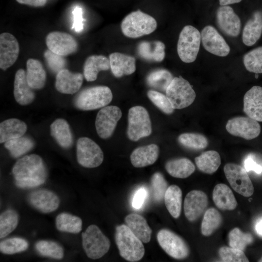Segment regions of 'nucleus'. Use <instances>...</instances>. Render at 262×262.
<instances>
[{
    "instance_id": "39448f33",
    "label": "nucleus",
    "mask_w": 262,
    "mask_h": 262,
    "mask_svg": "<svg viewBox=\"0 0 262 262\" xmlns=\"http://www.w3.org/2000/svg\"><path fill=\"white\" fill-rule=\"evenodd\" d=\"M82 243L83 249L88 257L98 259L109 251L110 240L95 225H91L82 233Z\"/></svg>"
},
{
    "instance_id": "bf43d9fd",
    "label": "nucleus",
    "mask_w": 262,
    "mask_h": 262,
    "mask_svg": "<svg viewBox=\"0 0 262 262\" xmlns=\"http://www.w3.org/2000/svg\"><path fill=\"white\" fill-rule=\"evenodd\" d=\"M259 262H262V257L259 260Z\"/></svg>"
},
{
    "instance_id": "6e6552de",
    "label": "nucleus",
    "mask_w": 262,
    "mask_h": 262,
    "mask_svg": "<svg viewBox=\"0 0 262 262\" xmlns=\"http://www.w3.org/2000/svg\"><path fill=\"white\" fill-rule=\"evenodd\" d=\"M151 123L149 114L143 107L136 106L131 108L128 113L127 136L129 139L137 141L150 135Z\"/></svg>"
},
{
    "instance_id": "dca6fc26",
    "label": "nucleus",
    "mask_w": 262,
    "mask_h": 262,
    "mask_svg": "<svg viewBox=\"0 0 262 262\" xmlns=\"http://www.w3.org/2000/svg\"><path fill=\"white\" fill-rule=\"evenodd\" d=\"M216 19L220 30L230 37L237 36L241 28V20L229 5L220 6L216 13Z\"/></svg>"
},
{
    "instance_id": "7c9ffc66",
    "label": "nucleus",
    "mask_w": 262,
    "mask_h": 262,
    "mask_svg": "<svg viewBox=\"0 0 262 262\" xmlns=\"http://www.w3.org/2000/svg\"><path fill=\"white\" fill-rule=\"evenodd\" d=\"M213 199L215 205L222 210H233L237 205L232 191L223 183L218 184L214 187Z\"/></svg>"
},
{
    "instance_id": "e433bc0d",
    "label": "nucleus",
    "mask_w": 262,
    "mask_h": 262,
    "mask_svg": "<svg viewBox=\"0 0 262 262\" xmlns=\"http://www.w3.org/2000/svg\"><path fill=\"white\" fill-rule=\"evenodd\" d=\"M34 146V142L29 136H21L6 142L5 147L11 155L18 158L30 151Z\"/></svg>"
},
{
    "instance_id": "37998d69",
    "label": "nucleus",
    "mask_w": 262,
    "mask_h": 262,
    "mask_svg": "<svg viewBox=\"0 0 262 262\" xmlns=\"http://www.w3.org/2000/svg\"><path fill=\"white\" fill-rule=\"evenodd\" d=\"M35 248L39 254L45 257L61 259L64 256L63 247L53 241H39L36 243Z\"/></svg>"
},
{
    "instance_id": "c756f323",
    "label": "nucleus",
    "mask_w": 262,
    "mask_h": 262,
    "mask_svg": "<svg viewBox=\"0 0 262 262\" xmlns=\"http://www.w3.org/2000/svg\"><path fill=\"white\" fill-rule=\"evenodd\" d=\"M27 126L25 122L16 118L5 120L0 124V142H6L22 136Z\"/></svg>"
},
{
    "instance_id": "ea45409f",
    "label": "nucleus",
    "mask_w": 262,
    "mask_h": 262,
    "mask_svg": "<svg viewBox=\"0 0 262 262\" xmlns=\"http://www.w3.org/2000/svg\"><path fill=\"white\" fill-rule=\"evenodd\" d=\"M178 140L183 147L192 149H202L208 145L207 138L198 133H184L180 135Z\"/></svg>"
},
{
    "instance_id": "9b49d317",
    "label": "nucleus",
    "mask_w": 262,
    "mask_h": 262,
    "mask_svg": "<svg viewBox=\"0 0 262 262\" xmlns=\"http://www.w3.org/2000/svg\"><path fill=\"white\" fill-rule=\"evenodd\" d=\"M157 239L163 249L174 259H183L189 254V247L185 242L168 229H162L159 231Z\"/></svg>"
},
{
    "instance_id": "1a4fd4ad",
    "label": "nucleus",
    "mask_w": 262,
    "mask_h": 262,
    "mask_svg": "<svg viewBox=\"0 0 262 262\" xmlns=\"http://www.w3.org/2000/svg\"><path fill=\"white\" fill-rule=\"evenodd\" d=\"M225 176L233 189L245 197H249L254 192V187L247 172L242 166L227 164L224 167Z\"/></svg>"
},
{
    "instance_id": "3c124183",
    "label": "nucleus",
    "mask_w": 262,
    "mask_h": 262,
    "mask_svg": "<svg viewBox=\"0 0 262 262\" xmlns=\"http://www.w3.org/2000/svg\"><path fill=\"white\" fill-rule=\"evenodd\" d=\"M73 16V23L72 29L77 33L81 32L83 29V21L82 9L78 6L76 7L72 11Z\"/></svg>"
},
{
    "instance_id": "de8ad7c7",
    "label": "nucleus",
    "mask_w": 262,
    "mask_h": 262,
    "mask_svg": "<svg viewBox=\"0 0 262 262\" xmlns=\"http://www.w3.org/2000/svg\"><path fill=\"white\" fill-rule=\"evenodd\" d=\"M153 197L155 201H160L163 198L167 187V182L161 173H155L151 178Z\"/></svg>"
},
{
    "instance_id": "5fc2aeb1",
    "label": "nucleus",
    "mask_w": 262,
    "mask_h": 262,
    "mask_svg": "<svg viewBox=\"0 0 262 262\" xmlns=\"http://www.w3.org/2000/svg\"><path fill=\"white\" fill-rule=\"evenodd\" d=\"M16 1L22 4H26L33 7H42L44 6L47 0H16Z\"/></svg>"
},
{
    "instance_id": "6e6d98bb",
    "label": "nucleus",
    "mask_w": 262,
    "mask_h": 262,
    "mask_svg": "<svg viewBox=\"0 0 262 262\" xmlns=\"http://www.w3.org/2000/svg\"><path fill=\"white\" fill-rule=\"evenodd\" d=\"M255 230L259 236L262 237V218L257 222L255 225Z\"/></svg>"
},
{
    "instance_id": "4c0bfd02",
    "label": "nucleus",
    "mask_w": 262,
    "mask_h": 262,
    "mask_svg": "<svg viewBox=\"0 0 262 262\" xmlns=\"http://www.w3.org/2000/svg\"><path fill=\"white\" fill-rule=\"evenodd\" d=\"M173 78L169 71L160 69L150 73L147 77L146 82L149 86L165 92Z\"/></svg>"
},
{
    "instance_id": "f8f14e48",
    "label": "nucleus",
    "mask_w": 262,
    "mask_h": 262,
    "mask_svg": "<svg viewBox=\"0 0 262 262\" xmlns=\"http://www.w3.org/2000/svg\"><path fill=\"white\" fill-rule=\"evenodd\" d=\"M121 116L122 112L116 106H107L101 108L98 112L95 121L98 136L102 139L110 137Z\"/></svg>"
},
{
    "instance_id": "79ce46f5",
    "label": "nucleus",
    "mask_w": 262,
    "mask_h": 262,
    "mask_svg": "<svg viewBox=\"0 0 262 262\" xmlns=\"http://www.w3.org/2000/svg\"><path fill=\"white\" fill-rule=\"evenodd\" d=\"M243 63L247 71L255 74L262 73V46L246 53Z\"/></svg>"
},
{
    "instance_id": "4be33fe9",
    "label": "nucleus",
    "mask_w": 262,
    "mask_h": 262,
    "mask_svg": "<svg viewBox=\"0 0 262 262\" xmlns=\"http://www.w3.org/2000/svg\"><path fill=\"white\" fill-rule=\"evenodd\" d=\"M14 95L16 101L21 105H26L32 103L35 94L28 84L26 72L23 69H18L15 76Z\"/></svg>"
},
{
    "instance_id": "a19ab883",
    "label": "nucleus",
    "mask_w": 262,
    "mask_h": 262,
    "mask_svg": "<svg viewBox=\"0 0 262 262\" xmlns=\"http://www.w3.org/2000/svg\"><path fill=\"white\" fill-rule=\"evenodd\" d=\"M18 223V213L14 210H7L0 215V238H4L16 228Z\"/></svg>"
},
{
    "instance_id": "09e8293b",
    "label": "nucleus",
    "mask_w": 262,
    "mask_h": 262,
    "mask_svg": "<svg viewBox=\"0 0 262 262\" xmlns=\"http://www.w3.org/2000/svg\"><path fill=\"white\" fill-rule=\"evenodd\" d=\"M219 255L223 262H247L248 259L243 251L231 247L223 246L219 250Z\"/></svg>"
},
{
    "instance_id": "7ed1b4c3",
    "label": "nucleus",
    "mask_w": 262,
    "mask_h": 262,
    "mask_svg": "<svg viewBox=\"0 0 262 262\" xmlns=\"http://www.w3.org/2000/svg\"><path fill=\"white\" fill-rule=\"evenodd\" d=\"M157 26V21L153 17L138 10L125 17L121 24V30L126 37L136 38L152 33Z\"/></svg>"
},
{
    "instance_id": "2f4dec72",
    "label": "nucleus",
    "mask_w": 262,
    "mask_h": 262,
    "mask_svg": "<svg viewBox=\"0 0 262 262\" xmlns=\"http://www.w3.org/2000/svg\"><path fill=\"white\" fill-rule=\"evenodd\" d=\"M50 133L62 147L69 148L73 144V136L67 122L62 118L54 121L50 126Z\"/></svg>"
},
{
    "instance_id": "20e7f679",
    "label": "nucleus",
    "mask_w": 262,
    "mask_h": 262,
    "mask_svg": "<svg viewBox=\"0 0 262 262\" xmlns=\"http://www.w3.org/2000/svg\"><path fill=\"white\" fill-rule=\"evenodd\" d=\"M112 98V92L108 87L96 86L81 91L75 97L74 104L81 110H93L106 106Z\"/></svg>"
},
{
    "instance_id": "c9c22d12",
    "label": "nucleus",
    "mask_w": 262,
    "mask_h": 262,
    "mask_svg": "<svg viewBox=\"0 0 262 262\" xmlns=\"http://www.w3.org/2000/svg\"><path fill=\"white\" fill-rule=\"evenodd\" d=\"M55 223L57 229L63 232L78 233L82 229L81 218L68 213H63L58 214Z\"/></svg>"
},
{
    "instance_id": "0eeeda50",
    "label": "nucleus",
    "mask_w": 262,
    "mask_h": 262,
    "mask_svg": "<svg viewBox=\"0 0 262 262\" xmlns=\"http://www.w3.org/2000/svg\"><path fill=\"white\" fill-rule=\"evenodd\" d=\"M165 95L174 109L188 107L196 97L190 83L181 76L173 79L165 91Z\"/></svg>"
},
{
    "instance_id": "a18cd8bd",
    "label": "nucleus",
    "mask_w": 262,
    "mask_h": 262,
    "mask_svg": "<svg viewBox=\"0 0 262 262\" xmlns=\"http://www.w3.org/2000/svg\"><path fill=\"white\" fill-rule=\"evenodd\" d=\"M253 241L250 233H245L238 228L232 229L229 234V243L230 247L242 250Z\"/></svg>"
},
{
    "instance_id": "13d9d810",
    "label": "nucleus",
    "mask_w": 262,
    "mask_h": 262,
    "mask_svg": "<svg viewBox=\"0 0 262 262\" xmlns=\"http://www.w3.org/2000/svg\"><path fill=\"white\" fill-rule=\"evenodd\" d=\"M258 74H255V78L257 79L258 78Z\"/></svg>"
},
{
    "instance_id": "c03bdc74",
    "label": "nucleus",
    "mask_w": 262,
    "mask_h": 262,
    "mask_svg": "<svg viewBox=\"0 0 262 262\" xmlns=\"http://www.w3.org/2000/svg\"><path fill=\"white\" fill-rule=\"evenodd\" d=\"M28 242L25 239L14 237L5 239L0 243V251L6 254H13L27 250Z\"/></svg>"
},
{
    "instance_id": "8fccbe9b",
    "label": "nucleus",
    "mask_w": 262,
    "mask_h": 262,
    "mask_svg": "<svg viewBox=\"0 0 262 262\" xmlns=\"http://www.w3.org/2000/svg\"><path fill=\"white\" fill-rule=\"evenodd\" d=\"M44 56L49 69L56 74L65 69L66 62L64 56L59 55L48 49L44 53Z\"/></svg>"
},
{
    "instance_id": "2eb2a0df",
    "label": "nucleus",
    "mask_w": 262,
    "mask_h": 262,
    "mask_svg": "<svg viewBox=\"0 0 262 262\" xmlns=\"http://www.w3.org/2000/svg\"><path fill=\"white\" fill-rule=\"evenodd\" d=\"M200 34L203 46L207 51L220 57H225L229 54V45L213 27L205 26Z\"/></svg>"
},
{
    "instance_id": "603ef678",
    "label": "nucleus",
    "mask_w": 262,
    "mask_h": 262,
    "mask_svg": "<svg viewBox=\"0 0 262 262\" xmlns=\"http://www.w3.org/2000/svg\"><path fill=\"white\" fill-rule=\"evenodd\" d=\"M244 166L247 172L252 171L257 174L262 173V165L257 163L252 155H249L245 159Z\"/></svg>"
},
{
    "instance_id": "bb28decb",
    "label": "nucleus",
    "mask_w": 262,
    "mask_h": 262,
    "mask_svg": "<svg viewBox=\"0 0 262 262\" xmlns=\"http://www.w3.org/2000/svg\"><path fill=\"white\" fill-rule=\"evenodd\" d=\"M125 221L131 230L143 243L150 241L152 230L143 216L137 213H131L125 217Z\"/></svg>"
},
{
    "instance_id": "f257e3e1",
    "label": "nucleus",
    "mask_w": 262,
    "mask_h": 262,
    "mask_svg": "<svg viewBox=\"0 0 262 262\" xmlns=\"http://www.w3.org/2000/svg\"><path fill=\"white\" fill-rule=\"evenodd\" d=\"M15 184L19 188H33L43 184L47 170L42 158L36 154L26 155L18 159L12 168Z\"/></svg>"
},
{
    "instance_id": "473e14b6",
    "label": "nucleus",
    "mask_w": 262,
    "mask_h": 262,
    "mask_svg": "<svg viewBox=\"0 0 262 262\" xmlns=\"http://www.w3.org/2000/svg\"><path fill=\"white\" fill-rule=\"evenodd\" d=\"M165 168L170 175L180 179L187 178L195 170L193 163L185 158L169 160L166 162Z\"/></svg>"
},
{
    "instance_id": "423d86ee",
    "label": "nucleus",
    "mask_w": 262,
    "mask_h": 262,
    "mask_svg": "<svg viewBox=\"0 0 262 262\" xmlns=\"http://www.w3.org/2000/svg\"><path fill=\"white\" fill-rule=\"evenodd\" d=\"M201 42L199 31L186 25L180 32L177 43V52L180 60L186 63L194 62L197 56Z\"/></svg>"
},
{
    "instance_id": "a211bd4d",
    "label": "nucleus",
    "mask_w": 262,
    "mask_h": 262,
    "mask_svg": "<svg viewBox=\"0 0 262 262\" xmlns=\"http://www.w3.org/2000/svg\"><path fill=\"white\" fill-rule=\"evenodd\" d=\"M208 197L203 192L192 190L185 196L184 201V214L191 222L196 220L202 213L208 205Z\"/></svg>"
},
{
    "instance_id": "4d7b16f0",
    "label": "nucleus",
    "mask_w": 262,
    "mask_h": 262,
    "mask_svg": "<svg viewBox=\"0 0 262 262\" xmlns=\"http://www.w3.org/2000/svg\"><path fill=\"white\" fill-rule=\"evenodd\" d=\"M242 0H219L221 6L229 5L234 3H239Z\"/></svg>"
},
{
    "instance_id": "a878e982",
    "label": "nucleus",
    "mask_w": 262,
    "mask_h": 262,
    "mask_svg": "<svg viewBox=\"0 0 262 262\" xmlns=\"http://www.w3.org/2000/svg\"><path fill=\"white\" fill-rule=\"evenodd\" d=\"M26 77L30 86L33 89H41L45 84L46 73L38 60L30 58L26 63Z\"/></svg>"
},
{
    "instance_id": "393cba45",
    "label": "nucleus",
    "mask_w": 262,
    "mask_h": 262,
    "mask_svg": "<svg viewBox=\"0 0 262 262\" xmlns=\"http://www.w3.org/2000/svg\"><path fill=\"white\" fill-rule=\"evenodd\" d=\"M262 34V12L255 11L246 23L242 33V40L245 45L251 46L260 38Z\"/></svg>"
},
{
    "instance_id": "f03ea898",
    "label": "nucleus",
    "mask_w": 262,
    "mask_h": 262,
    "mask_svg": "<svg viewBox=\"0 0 262 262\" xmlns=\"http://www.w3.org/2000/svg\"><path fill=\"white\" fill-rule=\"evenodd\" d=\"M115 241L120 256L131 262L140 260L144 255L145 248L142 242L125 225L115 229Z\"/></svg>"
},
{
    "instance_id": "aec40b11",
    "label": "nucleus",
    "mask_w": 262,
    "mask_h": 262,
    "mask_svg": "<svg viewBox=\"0 0 262 262\" xmlns=\"http://www.w3.org/2000/svg\"><path fill=\"white\" fill-rule=\"evenodd\" d=\"M243 111L249 117L262 122V87L254 86L244 95Z\"/></svg>"
},
{
    "instance_id": "ddd939ff",
    "label": "nucleus",
    "mask_w": 262,
    "mask_h": 262,
    "mask_svg": "<svg viewBox=\"0 0 262 262\" xmlns=\"http://www.w3.org/2000/svg\"><path fill=\"white\" fill-rule=\"evenodd\" d=\"M226 129L233 136L251 140L260 135L261 128L258 121L248 116H236L228 121Z\"/></svg>"
},
{
    "instance_id": "6ab92c4d",
    "label": "nucleus",
    "mask_w": 262,
    "mask_h": 262,
    "mask_svg": "<svg viewBox=\"0 0 262 262\" xmlns=\"http://www.w3.org/2000/svg\"><path fill=\"white\" fill-rule=\"evenodd\" d=\"M28 199L32 206L44 213L55 211L60 204L58 196L54 193L46 189L32 192L29 195Z\"/></svg>"
},
{
    "instance_id": "412c9836",
    "label": "nucleus",
    "mask_w": 262,
    "mask_h": 262,
    "mask_svg": "<svg viewBox=\"0 0 262 262\" xmlns=\"http://www.w3.org/2000/svg\"><path fill=\"white\" fill-rule=\"evenodd\" d=\"M83 75L72 73L67 69L59 71L56 76L55 88L61 93L73 94L77 92L82 85Z\"/></svg>"
},
{
    "instance_id": "4468645a",
    "label": "nucleus",
    "mask_w": 262,
    "mask_h": 262,
    "mask_svg": "<svg viewBox=\"0 0 262 262\" xmlns=\"http://www.w3.org/2000/svg\"><path fill=\"white\" fill-rule=\"evenodd\" d=\"M46 43L49 49L63 56L75 52L78 44L71 34L62 32L49 33L46 37Z\"/></svg>"
},
{
    "instance_id": "f704fd0d",
    "label": "nucleus",
    "mask_w": 262,
    "mask_h": 262,
    "mask_svg": "<svg viewBox=\"0 0 262 262\" xmlns=\"http://www.w3.org/2000/svg\"><path fill=\"white\" fill-rule=\"evenodd\" d=\"M195 161L199 170L210 174L215 172L221 164L220 155L215 150L203 152L196 157Z\"/></svg>"
},
{
    "instance_id": "5701e85b",
    "label": "nucleus",
    "mask_w": 262,
    "mask_h": 262,
    "mask_svg": "<svg viewBox=\"0 0 262 262\" xmlns=\"http://www.w3.org/2000/svg\"><path fill=\"white\" fill-rule=\"evenodd\" d=\"M110 68L116 78L129 75L136 70L135 58L119 52H114L109 55Z\"/></svg>"
},
{
    "instance_id": "b1692460",
    "label": "nucleus",
    "mask_w": 262,
    "mask_h": 262,
    "mask_svg": "<svg viewBox=\"0 0 262 262\" xmlns=\"http://www.w3.org/2000/svg\"><path fill=\"white\" fill-rule=\"evenodd\" d=\"M159 152V147L155 144L137 147L131 155V163L135 167L152 164L157 160Z\"/></svg>"
},
{
    "instance_id": "58836bf2",
    "label": "nucleus",
    "mask_w": 262,
    "mask_h": 262,
    "mask_svg": "<svg viewBox=\"0 0 262 262\" xmlns=\"http://www.w3.org/2000/svg\"><path fill=\"white\" fill-rule=\"evenodd\" d=\"M222 217L214 208L208 209L205 213L201 226L202 234L206 236L211 235L220 225Z\"/></svg>"
},
{
    "instance_id": "cd10ccee",
    "label": "nucleus",
    "mask_w": 262,
    "mask_h": 262,
    "mask_svg": "<svg viewBox=\"0 0 262 262\" xmlns=\"http://www.w3.org/2000/svg\"><path fill=\"white\" fill-rule=\"evenodd\" d=\"M110 68L109 59L101 55H93L89 56L83 65L84 77L88 82H92L97 78L100 71Z\"/></svg>"
},
{
    "instance_id": "f3484780",
    "label": "nucleus",
    "mask_w": 262,
    "mask_h": 262,
    "mask_svg": "<svg viewBox=\"0 0 262 262\" xmlns=\"http://www.w3.org/2000/svg\"><path fill=\"white\" fill-rule=\"evenodd\" d=\"M19 46L16 38L9 33L0 35V67L5 70L16 61Z\"/></svg>"
},
{
    "instance_id": "c85d7f7f",
    "label": "nucleus",
    "mask_w": 262,
    "mask_h": 262,
    "mask_svg": "<svg viewBox=\"0 0 262 262\" xmlns=\"http://www.w3.org/2000/svg\"><path fill=\"white\" fill-rule=\"evenodd\" d=\"M165 45L160 41H142L137 47L138 55L147 61L160 62L165 57Z\"/></svg>"
},
{
    "instance_id": "49530a36",
    "label": "nucleus",
    "mask_w": 262,
    "mask_h": 262,
    "mask_svg": "<svg viewBox=\"0 0 262 262\" xmlns=\"http://www.w3.org/2000/svg\"><path fill=\"white\" fill-rule=\"evenodd\" d=\"M147 96L151 101L164 113L170 115L173 113L174 109L166 95L150 90L147 91Z\"/></svg>"
},
{
    "instance_id": "864d4df0",
    "label": "nucleus",
    "mask_w": 262,
    "mask_h": 262,
    "mask_svg": "<svg viewBox=\"0 0 262 262\" xmlns=\"http://www.w3.org/2000/svg\"><path fill=\"white\" fill-rule=\"evenodd\" d=\"M147 196V191L144 188H139L135 193L132 201V207L139 209L142 207Z\"/></svg>"
},
{
    "instance_id": "72a5a7b5",
    "label": "nucleus",
    "mask_w": 262,
    "mask_h": 262,
    "mask_svg": "<svg viewBox=\"0 0 262 262\" xmlns=\"http://www.w3.org/2000/svg\"><path fill=\"white\" fill-rule=\"evenodd\" d=\"M164 203L170 214L175 218H178L181 213L182 192L176 185L168 187L164 196Z\"/></svg>"
},
{
    "instance_id": "9d476101",
    "label": "nucleus",
    "mask_w": 262,
    "mask_h": 262,
    "mask_svg": "<svg viewBox=\"0 0 262 262\" xmlns=\"http://www.w3.org/2000/svg\"><path fill=\"white\" fill-rule=\"evenodd\" d=\"M103 153L99 146L87 137L79 138L77 143V159L83 167L95 168L103 161Z\"/></svg>"
}]
</instances>
